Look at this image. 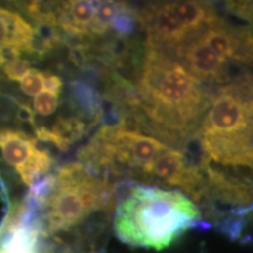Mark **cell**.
<instances>
[{"instance_id":"4","label":"cell","mask_w":253,"mask_h":253,"mask_svg":"<svg viewBox=\"0 0 253 253\" xmlns=\"http://www.w3.org/2000/svg\"><path fill=\"white\" fill-rule=\"evenodd\" d=\"M168 148L157 138L136 129L122 125L106 126L97 131L80 156L95 167L114 170L120 164L143 173L145 168Z\"/></svg>"},{"instance_id":"15","label":"cell","mask_w":253,"mask_h":253,"mask_svg":"<svg viewBox=\"0 0 253 253\" xmlns=\"http://www.w3.org/2000/svg\"><path fill=\"white\" fill-rule=\"evenodd\" d=\"M19 88L27 96H37L43 89V72L38 69H30L20 80Z\"/></svg>"},{"instance_id":"7","label":"cell","mask_w":253,"mask_h":253,"mask_svg":"<svg viewBox=\"0 0 253 253\" xmlns=\"http://www.w3.org/2000/svg\"><path fill=\"white\" fill-rule=\"evenodd\" d=\"M96 1H66L55 5L58 27L67 34L77 37L90 36Z\"/></svg>"},{"instance_id":"19","label":"cell","mask_w":253,"mask_h":253,"mask_svg":"<svg viewBox=\"0 0 253 253\" xmlns=\"http://www.w3.org/2000/svg\"><path fill=\"white\" fill-rule=\"evenodd\" d=\"M63 82L58 75L52 74L49 72H43V88L46 91L59 95L61 93Z\"/></svg>"},{"instance_id":"18","label":"cell","mask_w":253,"mask_h":253,"mask_svg":"<svg viewBox=\"0 0 253 253\" xmlns=\"http://www.w3.org/2000/svg\"><path fill=\"white\" fill-rule=\"evenodd\" d=\"M232 84L238 90V93L242 95L243 99L245 100L246 106H248L250 122H251L253 131V77H249L244 79V80H240Z\"/></svg>"},{"instance_id":"13","label":"cell","mask_w":253,"mask_h":253,"mask_svg":"<svg viewBox=\"0 0 253 253\" xmlns=\"http://www.w3.org/2000/svg\"><path fill=\"white\" fill-rule=\"evenodd\" d=\"M137 20V13H135L134 8H131L125 2H121L119 13L112 24V28L120 36H129L134 32Z\"/></svg>"},{"instance_id":"2","label":"cell","mask_w":253,"mask_h":253,"mask_svg":"<svg viewBox=\"0 0 253 253\" xmlns=\"http://www.w3.org/2000/svg\"><path fill=\"white\" fill-rule=\"evenodd\" d=\"M201 219L197 205L178 190L134 185L116 203L113 227L126 245L162 251Z\"/></svg>"},{"instance_id":"9","label":"cell","mask_w":253,"mask_h":253,"mask_svg":"<svg viewBox=\"0 0 253 253\" xmlns=\"http://www.w3.org/2000/svg\"><path fill=\"white\" fill-rule=\"evenodd\" d=\"M84 126L86 125L77 118L59 119L50 129L36 126V135L39 140L53 143L60 150H67L84 134Z\"/></svg>"},{"instance_id":"20","label":"cell","mask_w":253,"mask_h":253,"mask_svg":"<svg viewBox=\"0 0 253 253\" xmlns=\"http://www.w3.org/2000/svg\"><path fill=\"white\" fill-rule=\"evenodd\" d=\"M18 116H19V119L23 120V121L31 123L32 126H36V125H34V118H36V115H34L33 110L30 108V106H26V104H21V106L19 107Z\"/></svg>"},{"instance_id":"10","label":"cell","mask_w":253,"mask_h":253,"mask_svg":"<svg viewBox=\"0 0 253 253\" xmlns=\"http://www.w3.org/2000/svg\"><path fill=\"white\" fill-rule=\"evenodd\" d=\"M212 52L223 60H231L235 48V27L217 23L198 37Z\"/></svg>"},{"instance_id":"12","label":"cell","mask_w":253,"mask_h":253,"mask_svg":"<svg viewBox=\"0 0 253 253\" xmlns=\"http://www.w3.org/2000/svg\"><path fill=\"white\" fill-rule=\"evenodd\" d=\"M119 1H96L95 17L90 27V36H103L112 28V24L119 13Z\"/></svg>"},{"instance_id":"14","label":"cell","mask_w":253,"mask_h":253,"mask_svg":"<svg viewBox=\"0 0 253 253\" xmlns=\"http://www.w3.org/2000/svg\"><path fill=\"white\" fill-rule=\"evenodd\" d=\"M20 18L15 12L0 6V49L9 48L12 33Z\"/></svg>"},{"instance_id":"6","label":"cell","mask_w":253,"mask_h":253,"mask_svg":"<svg viewBox=\"0 0 253 253\" xmlns=\"http://www.w3.org/2000/svg\"><path fill=\"white\" fill-rule=\"evenodd\" d=\"M183 65L196 78L204 81H227L226 61L212 52L199 38L186 41L175 49Z\"/></svg>"},{"instance_id":"8","label":"cell","mask_w":253,"mask_h":253,"mask_svg":"<svg viewBox=\"0 0 253 253\" xmlns=\"http://www.w3.org/2000/svg\"><path fill=\"white\" fill-rule=\"evenodd\" d=\"M38 149L37 140L26 132L14 129H0V150L9 166L24 164Z\"/></svg>"},{"instance_id":"16","label":"cell","mask_w":253,"mask_h":253,"mask_svg":"<svg viewBox=\"0 0 253 253\" xmlns=\"http://www.w3.org/2000/svg\"><path fill=\"white\" fill-rule=\"evenodd\" d=\"M34 110L41 116H49L54 114L59 106V95L52 94L49 91H41L37 95L33 102Z\"/></svg>"},{"instance_id":"1","label":"cell","mask_w":253,"mask_h":253,"mask_svg":"<svg viewBox=\"0 0 253 253\" xmlns=\"http://www.w3.org/2000/svg\"><path fill=\"white\" fill-rule=\"evenodd\" d=\"M136 90L145 115L166 136L188 134L209 106L201 80L160 49L147 47Z\"/></svg>"},{"instance_id":"5","label":"cell","mask_w":253,"mask_h":253,"mask_svg":"<svg viewBox=\"0 0 253 253\" xmlns=\"http://www.w3.org/2000/svg\"><path fill=\"white\" fill-rule=\"evenodd\" d=\"M143 175L151 176L168 185H177L191 196L195 201H202L207 185L197 167L188 163L184 154L168 148L161 153L149 166Z\"/></svg>"},{"instance_id":"3","label":"cell","mask_w":253,"mask_h":253,"mask_svg":"<svg viewBox=\"0 0 253 253\" xmlns=\"http://www.w3.org/2000/svg\"><path fill=\"white\" fill-rule=\"evenodd\" d=\"M199 135L202 149L210 160L253 168V131L248 106L233 84L221 88L211 101Z\"/></svg>"},{"instance_id":"17","label":"cell","mask_w":253,"mask_h":253,"mask_svg":"<svg viewBox=\"0 0 253 253\" xmlns=\"http://www.w3.org/2000/svg\"><path fill=\"white\" fill-rule=\"evenodd\" d=\"M30 62L25 59H14L4 65V74L12 81L21 80L30 72Z\"/></svg>"},{"instance_id":"21","label":"cell","mask_w":253,"mask_h":253,"mask_svg":"<svg viewBox=\"0 0 253 253\" xmlns=\"http://www.w3.org/2000/svg\"><path fill=\"white\" fill-rule=\"evenodd\" d=\"M41 253H84V252L75 251V250L65 248V246H56V245L46 244L45 249L42 250V252Z\"/></svg>"},{"instance_id":"11","label":"cell","mask_w":253,"mask_h":253,"mask_svg":"<svg viewBox=\"0 0 253 253\" xmlns=\"http://www.w3.org/2000/svg\"><path fill=\"white\" fill-rule=\"evenodd\" d=\"M52 163V157L46 150L37 149L26 162L21 166L15 167V169L25 184L27 186H33L38 177L49 171Z\"/></svg>"}]
</instances>
